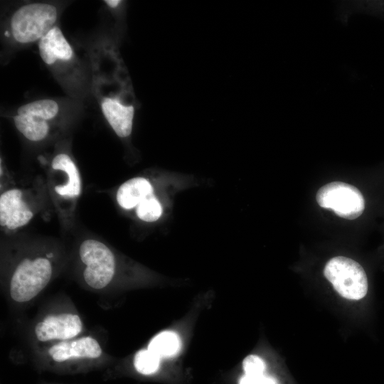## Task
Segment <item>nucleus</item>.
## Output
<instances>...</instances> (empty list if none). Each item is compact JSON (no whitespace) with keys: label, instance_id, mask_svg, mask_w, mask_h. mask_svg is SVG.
Here are the masks:
<instances>
[{"label":"nucleus","instance_id":"obj_17","mask_svg":"<svg viewBox=\"0 0 384 384\" xmlns=\"http://www.w3.org/2000/svg\"><path fill=\"white\" fill-rule=\"evenodd\" d=\"M160 358L150 350L143 349L138 351L134 356V367L142 374L151 375L158 370Z\"/></svg>","mask_w":384,"mask_h":384},{"label":"nucleus","instance_id":"obj_13","mask_svg":"<svg viewBox=\"0 0 384 384\" xmlns=\"http://www.w3.org/2000/svg\"><path fill=\"white\" fill-rule=\"evenodd\" d=\"M16 129L28 140L38 142L48 134L50 127L47 121L25 114L14 117Z\"/></svg>","mask_w":384,"mask_h":384},{"label":"nucleus","instance_id":"obj_14","mask_svg":"<svg viewBox=\"0 0 384 384\" xmlns=\"http://www.w3.org/2000/svg\"><path fill=\"white\" fill-rule=\"evenodd\" d=\"M181 342L178 335L171 331H164L150 341L148 349L160 358L174 356L180 349Z\"/></svg>","mask_w":384,"mask_h":384},{"label":"nucleus","instance_id":"obj_20","mask_svg":"<svg viewBox=\"0 0 384 384\" xmlns=\"http://www.w3.org/2000/svg\"><path fill=\"white\" fill-rule=\"evenodd\" d=\"M105 3L111 8H117L121 4L122 1H120V0H105Z\"/></svg>","mask_w":384,"mask_h":384},{"label":"nucleus","instance_id":"obj_16","mask_svg":"<svg viewBox=\"0 0 384 384\" xmlns=\"http://www.w3.org/2000/svg\"><path fill=\"white\" fill-rule=\"evenodd\" d=\"M162 206L154 193L143 200L136 207L137 217L145 222H154L162 215Z\"/></svg>","mask_w":384,"mask_h":384},{"label":"nucleus","instance_id":"obj_3","mask_svg":"<svg viewBox=\"0 0 384 384\" xmlns=\"http://www.w3.org/2000/svg\"><path fill=\"white\" fill-rule=\"evenodd\" d=\"M79 256L85 265L83 279L90 288L102 289L112 282L116 271V260L105 243L95 239L85 240L80 245Z\"/></svg>","mask_w":384,"mask_h":384},{"label":"nucleus","instance_id":"obj_9","mask_svg":"<svg viewBox=\"0 0 384 384\" xmlns=\"http://www.w3.org/2000/svg\"><path fill=\"white\" fill-rule=\"evenodd\" d=\"M103 115L115 134L127 138L132 132L135 108L132 104L123 103L117 97H106L101 101Z\"/></svg>","mask_w":384,"mask_h":384},{"label":"nucleus","instance_id":"obj_11","mask_svg":"<svg viewBox=\"0 0 384 384\" xmlns=\"http://www.w3.org/2000/svg\"><path fill=\"white\" fill-rule=\"evenodd\" d=\"M38 50L41 59L48 65L69 60L73 56L71 46L55 26L38 41Z\"/></svg>","mask_w":384,"mask_h":384},{"label":"nucleus","instance_id":"obj_6","mask_svg":"<svg viewBox=\"0 0 384 384\" xmlns=\"http://www.w3.org/2000/svg\"><path fill=\"white\" fill-rule=\"evenodd\" d=\"M82 330L80 317L73 313L50 314L38 322L34 328L36 338L41 342L74 338Z\"/></svg>","mask_w":384,"mask_h":384},{"label":"nucleus","instance_id":"obj_18","mask_svg":"<svg viewBox=\"0 0 384 384\" xmlns=\"http://www.w3.org/2000/svg\"><path fill=\"white\" fill-rule=\"evenodd\" d=\"M243 368L245 375L259 376L264 375L265 365L264 361L257 356L250 355L243 361Z\"/></svg>","mask_w":384,"mask_h":384},{"label":"nucleus","instance_id":"obj_15","mask_svg":"<svg viewBox=\"0 0 384 384\" xmlns=\"http://www.w3.org/2000/svg\"><path fill=\"white\" fill-rule=\"evenodd\" d=\"M59 110L58 103L53 100L45 99L31 102L21 106L18 114L30 115L45 121L54 118Z\"/></svg>","mask_w":384,"mask_h":384},{"label":"nucleus","instance_id":"obj_4","mask_svg":"<svg viewBox=\"0 0 384 384\" xmlns=\"http://www.w3.org/2000/svg\"><path fill=\"white\" fill-rule=\"evenodd\" d=\"M324 274L335 290L346 299L358 300L367 293L366 274L361 265L352 259L343 256L330 259Z\"/></svg>","mask_w":384,"mask_h":384},{"label":"nucleus","instance_id":"obj_5","mask_svg":"<svg viewBox=\"0 0 384 384\" xmlns=\"http://www.w3.org/2000/svg\"><path fill=\"white\" fill-rule=\"evenodd\" d=\"M316 199L324 208L332 210L339 217L353 220L359 217L365 208V200L355 186L334 181L321 186Z\"/></svg>","mask_w":384,"mask_h":384},{"label":"nucleus","instance_id":"obj_7","mask_svg":"<svg viewBox=\"0 0 384 384\" xmlns=\"http://www.w3.org/2000/svg\"><path fill=\"white\" fill-rule=\"evenodd\" d=\"M33 213L24 200L23 191L11 188L0 196V225L9 230H17L33 218Z\"/></svg>","mask_w":384,"mask_h":384},{"label":"nucleus","instance_id":"obj_10","mask_svg":"<svg viewBox=\"0 0 384 384\" xmlns=\"http://www.w3.org/2000/svg\"><path fill=\"white\" fill-rule=\"evenodd\" d=\"M55 171H60L65 176L63 183L55 185L54 192L64 198H77L82 192V181L79 170L69 155L60 153L51 162Z\"/></svg>","mask_w":384,"mask_h":384},{"label":"nucleus","instance_id":"obj_8","mask_svg":"<svg viewBox=\"0 0 384 384\" xmlns=\"http://www.w3.org/2000/svg\"><path fill=\"white\" fill-rule=\"evenodd\" d=\"M55 362L62 363L73 359H95L102 353L98 341L91 336H83L55 343L48 351Z\"/></svg>","mask_w":384,"mask_h":384},{"label":"nucleus","instance_id":"obj_2","mask_svg":"<svg viewBox=\"0 0 384 384\" xmlns=\"http://www.w3.org/2000/svg\"><path fill=\"white\" fill-rule=\"evenodd\" d=\"M57 17V9L52 4L33 3L22 6L11 17L12 36L21 43L39 41L55 26Z\"/></svg>","mask_w":384,"mask_h":384},{"label":"nucleus","instance_id":"obj_1","mask_svg":"<svg viewBox=\"0 0 384 384\" xmlns=\"http://www.w3.org/2000/svg\"><path fill=\"white\" fill-rule=\"evenodd\" d=\"M52 275L53 265L49 259L39 256L23 260L10 279L11 299L19 303L32 300L48 285Z\"/></svg>","mask_w":384,"mask_h":384},{"label":"nucleus","instance_id":"obj_19","mask_svg":"<svg viewBox=\"0 0 384 384\" xmlns=\"http://www.w3.org/2000/svg\"><path fill=\"white\" fill-rule=\"evenodd\" d=\"M240 384H277V382L270 377L265 375L259 376H252L245 375L240 380Z\"/></svg>","mask_w":384,"mask_h":384},{"label":"nucleus","instance_id":"obj_12","mask_svg":"<svg viewBox=\"0 0 384 384\" xmlns=\"http://www.w3.org/2000/svg\"><path fill=\"white\" fill-rule=\"evenodd\" d=\"M152 194L153 187L150 181L138 176L126 181L118 188L116 199L121 208L131 210Z\"/></svg>","mask_w":384,"mask_h":384}]
</instances>
